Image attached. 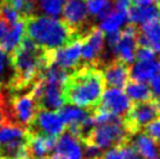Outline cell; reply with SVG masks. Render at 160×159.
<instances>
[{"label":"cell","instance_id":"obj_15","mask_svg":"<svg viewBox=\"0 0 160 159\" xmlns=\"http://www.w3.org/2000/svg\"><path fill=\"white\" fill-rule=\"evenodd\" d=\"M160 73V60L157 58L150 60H136L130 66V80L137 82H147Z\"/></svg>","mask_w":160,"mask_h":159},{"label":"cell","instance_id":"obj_2","mask_svg":"<svg viewBox=\"0 0 160 159\" xmlns=\"http://www.w3.org/2000/svg\"><path fill=\"white\" fill-rule=\"evenodd\" d=\"M102 70L95 66L83 64L70 71L62 87L64 103L93 110L104 93Z\"/></svg>","mask_w":160,"mask_h":159},{"label":"cell","instance_id":"obj_18","mask_svg":"<svg viewBox=\"0 0 160 159\" xmlns=\"http://www.w3.org/2000/svg\"><path fill=\"white\" fill-rule=\"evenodd\" d=\"M25 35H26L25 20H21V21L12 25V27H9L7 33L0 41V48L5 50L6 53L12 54V52L22 41Z\"/></svg>","mask_w":160,"mask_h":159},{"label":"cell","instance_id":"obj_19","mask_svg":"<svg viewBox=\"0 0 160 159\" xmlns=\"http://www.w3.org/2000/svg\"><path fill=\"white\" fill-rule=\"evenodd\" d=\"M126 22H128V11L112 8L111 12L101 20L99 28L107 34V33L119 31L120 27L124 26Z\"/></svg>","mask_w":160,"mask_h":159},{"label":"cell","instance_id":"obj_25","mask_svg":"<svg viewBox=\"0 0 160 159\" xmlns=\"http://www.w3.org/2000/svg\"><path fill=\"white\" fill-rule=\"evenodd\" d=\"M142 132H145L147 136H150L152 139H154L157 143L160 144V117L152 121L142 129Z\"/></svg>","mask_w":160,"mask_h":159},{"label":"cell","instance_id":"obj_34","mask_svg":"<svg viewBox=\"0 0 160 159\" xmlns=\"http://www.w3.org/2000/svg\"><path fill=\"white\" fill-rule=\"evenodd\" d=\"M154 1H156L157 4H158V5H159V6H160V0H154Z\"/></svg>","mask_w":160,"mask_h":159},{"label":"cell","instance_id":"obj_31","mask_svg":"<svg viewBox=\"0 0 160 159\" xmlns=\"http://www.w3.org/2000/svg\"><path fill=\"white\" fill-rule=\"evenodd\" d=\"M154 0H131V4L133 5H145V4H151Z\"/></svg>","mask_w":160,"mask_h":159},{"label":"cell","instance_id":"obj_17","mask_svg":"<svg viewBox=\"0 0 160 159\" xmlns=\"http://www.w3.org/2000/svg\"><path fill=\"white\" fill-rule=\"evenodd\" d=\"M58 112L60 117L62 118L63 123L66 124L67 130L71 132L84 122V119L90 115L91 110H87V109L67 103V105L63 104L58 110Z\"/></svg>","mask_w":160,"mask_h":159},{"label":"cell","instance_id":"obj_10","mask_svg":"<svg viewBox=\"0 0 160 159\" xmlns=\"http://www.w3.org/2000/svg\"><path fill=\"white\" fill-rule=\"evenodd\" d=\"M131 104V100L122 88H108L104 90L101 102L95 109L123 117V115L129 111Z\"/></svg>","mask_w":160,"mask_h":159},{"label":"cell","instance_id":"obj_3","mask_svg":"<svg viewBox=\"0 0 160 159\" xmlns=\"http://www.w3.org/2000/svg\"><path fill=\"white\" fill-rule=\"evenodd\" d=\"M25 27L26 35L47 50H54L76 39H82L76 35L62 19L47 15H33L27 18Z\"/></svg>","mask_w":160,"mask_h":159},{"label":"cell","instance_id":"obj_22","mask_svg":"<svg viewBox=\"0 0 160 159\" xmlns=\"http://www.w3.org/2000/svg\"><path fill=\"white\" fill-rule=\"evenodd\" d=\"M14 68L8 53L0 48V88H8L14 81Z\"/></svg>","mask_w":160,"mask_h":159},{"label":"cell","instance_id":"obj_35","mask_svg":"<svg viewBox=\"0 0 160 159\" xmlns=\"http://www.w3.org/2000/svg\"><path fill=\"white\" fill-rule=\"evenodd\" d=\"M41 159H50L49 157H45V158H41Z\"/></svg>","mask_w":160,"mask_h":159},{"label":"cell","instance_id":"obj_33","mask_svg":"<svg viewBox=\"0 0 160 159\" xmlns=\"http://www.w3.org/2000/svg\"><path fill=\"white\" fill-rule=\"evenodd\" d=\"M153 98H154L156 105L158 108V111H159V115H160V96H157V97H153Z\"/></svg>","mask_w":160,"mask_h":159},{"label":"cell","instance_id":"obj_6","mask_svg":"<svg viewBox=\"0 0 160 159\" xmlns=\"http://www.w3.org/2000/svg\"><path fill=\"white\" fill-rule=\"evenodd\" d=\"M61 15L63 21L82 39L95 27L90 21L85 0H67Z\"/></svg>","mask_w":160,"mask_h":159},{"label":"cell","instance_id":"obj_37","mask_svg":"<svg viewBox=\"0 0 160 159\" xmlns=\"http://www.w3.org/2000/svg\"><path fill=\"white\" fill-rule=\"evenodd\" d=\"M0 1H1V0H0Z\"/></svg>","mask_w":160,"mask_h":159},{"label":"cell","instance_id":"obj_1","mask_svg":"<svg viewBox=\"0 0 160 159\" xmlns=\"http://www.w3.org/2000/svg\"><path fill=\"white\" fill-rule=\"evenodd\" d=\"M9 55L15 73L13 83L6 88L9 90L32 89L42 71L52 64V50L40 47L27 35Z\"/></svg>","mask_w":160,"mask_h":159},{"label":"cell","instance_id":"obj_27","mask_svg":"<svg viewBox=\"0 0 160 159\" xmlns=\"http://www.w3.org/2000/svg\"><path fill=\"white\" fill-rule=\"evenodd\" d=\"M102 159H124L118 146H112L103 153Z\"/></svg>","mask_w":160,"mask_h":159},{"label":"cell","instance_id":"obj_8","mask_svg":"<svg viewBox=\"0 0 160 159\" xmlns=\"http://www.w3.org/2000/svg\"><path fill=\"white\" fill-rule=\"evenodd\" d=\"M105 50V33L99 27H93L82 40L81 61L82 64L98 67Z\"/></svg>","mask_w":160,"mask_h":159},{"label":"cell","instance_id":"obj_26","mask_svg":"<svg viewBox=\"0 0 160 159\" xmlns=\"http://www.w3.org/2000/svg\"><path fill=\"white\" fill-rule=\"evenodd\" d=\"M156 52L150 47H140L138 46L136 52V60H150L156 58Z\"/></svg>","mask_w":160,"mask_h":159},{"label":"cell","instance_id":"obj_36","mask_svg":"<svg viewBox=\"0 0 160 159\" xmlns=\"http://www.w3.org/2000/svg\"><path fill=\"white\" fill-rule=\"evenodd\" d=\"M0 159H5V158H2V157H0Z\"/></svg>","mask_w":160,"mask_h":159},{"label":"cell","instance_id":"obj_29","mask_svg":"<svg viewBox=\"0 0 160 159\" xmlns=\"http://www.w3.org/2000/svg\"><path fill=\"white\" fill-rule=\"evenodd\" d=\"M9 123L8 122V114H7V110H6V106L4 104H0V125L2 124Z\"/></svg>","mask_w":160,"mask_h":159},{"label":"cell","instance_id":"obj_4","mask_svg":"<svg viewBox=\"0 0 160 159\" xmlns=\"http://www.w3.org/2000/svg\"><path fill=\"white\" fill-rule=\"evenodd\" d=\"M130 138L131 135L125 128L123 117L115 116L107 122L95 124L92 130L82 143L91 144L102 150H105L112 146L123 144Z\"/></svg>","mask_w":160,"mask_h":159},{"label":"cell","instance_id":"obj_12","mask_svg":"<svg viewBox=\"0 0 160 159\" xmlns=\"http://www.w3.org/2000/svg\"><path fill=\"white\" fill-rule=\"evenodd\" d=\"M50 159H83L82 141L69 131L58 136L54 149L50 153Z\"/></svg>","mask_w":160,"mask_h":159},{"label":"cell","instance_id":"obj_16","mask_svg":"<svg viewBox=\"0 0 160 159\" xmlns=\"http://www.w3.org/2000/svg\"><path fill=\"white\" fill-rule=\"evenodd\" d=\"M29 132V131H28ZM58 138L47 137L41 135H34L29 132L28 137V153L31 159H41L49 157L54 149Z\"/></svg>","mask_w":160,"mask_h":159},{"label":"cell","instance_id":"obj_24","mask_svg":"<svg viewBox=\"0 0 160 159\" xmlns=\"http://www.w3.org/2000/svg\"><path fill=\"white\" fill-rule=\"evenodd\" d=\"M21 14L25 20L34 15V0H2Z\"/></svg>","mask_w":160,"mask_h":159},{"label":"cell","instance_id":"obj_9","mask_svg":"<svg viewBox=\"0 0 160 159\" xmlns=\"http://www.w3.org/2000/svg\"><path fill=\"white\" fill-rule=\"evenodd\" d=\"M120 31L119 40L115 47V56L128 64H132L136 61V52L138 48V33L139 26L126 22Z\"/></svg>","mask_w":160,"mask_h":159},{"label":"cell","instance_id":"obj_28","mask_svg":"<svg viewBox=\"0 0 160 159\" xmlns=\"http://www.w3.org/2000/svg\"><path fill=\"white\" fill-rule=\"evenodd\" d=\"M150 89L153 97L160 96V73L150 80Z\"/></svg>","mask_w":160,"mask_h":159},{"label":"cell","instance_id":"obj_20","mask_svg":"<svg viewBox=\"0 0 160 159\" xmlns=\"http://www.w3.org/2000/svg\"><path fill=\"white\" fill-rule=\"evenodd\" d=\"M124 90L131 102H142L153 98L151 89L145 82H137L129 79L124 85Z\"/></svg>","mask_w":160,"mask_h":159},{"label":"cell","instance_id":"obj_7","mask_svg":"<svg viewBox=\"0 0 160 159\" xmlns=\"http://www.w3.org/2000/svg\"><path fill=\"white\" fill-rule=\"evenodd\" d=\"M66 124L63 123L58 111L39 109L27 130L34 135L58 138L66 131Z\"/></svg>","mask_w":160,"mask_h":159},{"label":"cell","instance_id":"obj_23","mask_svg":"<svg viewBox=\"0 0 160 159\" xmlns=\"http://www.w3.org/2000/svg\"><path fill=\"white\" fill-rule=\"evenodd\" d=\"M85 4L90 18L99 21L105 18L113 8L112 0H85Z\"/></svg>","mask_w":160,"mask_h":159},{"label":"cell","instance_id":"obj_11","mask_svg":"<svg viewBox=\"0 0 160 159\" xmlns=\"http://www.w3.org/2000/svg\"><path fill=\"white\" fill-rule=\"evenodd\" d=\"M82 40L76 39L70 44L52 50V64H56L66 70L71 69V71L81 67Z\"/></svg>","mask_w":160,"mask_h":159},{"label":"cell","instance_id":"obj_21","mask_svg":"<svg viewBox=\"0 0 160 159\" xmlns=\"http://www.w3.org/2000/svg\"><path fill=\"white\" fill-rule=\"evenodd\" d=\"M67 0H34V15H47L58 18L62 13Z\"/></svg>","mask_w":160,"mask_h":159},{"label":"cell","instance_id":"obj_32","mask_svg":"<svg viewBox=\"0 0 160 159\" xmlns=\"http://www.w3.org/2000/svg\"><path fill=\"white\" fill-rule=\"evenodd\" d=\"M5 103V94H4V89L0 88V104H4Z\"/></svg>","mask_w":160,"mask_h":159},{"label":"cell","instance_id":"obj_30","mask_svg":"<svg viewBox=\"0 0 160 159\" xmlns=\"http://www.w3.org/2000/svg\"><path fill=\"white\" fill-rule=\"evenodd\" d=\"M9 23L6 20H5L2 17H0V41H1V39L5 36V34L7 33V31H8L9 28Z\"/></svg>","mask_w":160,"mask_h":159},{"label":"cell","instance_id":"obj_5","mask_svg":"<svg viewBox=\"0 0 160 159\" xmlns=\"http://www.w3.org/2000/svg\"><path fill=\"white\" fill-rule=\"evenodd\" d=\"M160 117L158 108L156 105L154 98L142 102H132L129 111L123 117L124 125L128 132L132 136L134 133L142 131L152 121Z\"/></svg>","mask_w":160,"mask_h":159},{"label":"cell","instance_id":"obj_14","mask_svg":"<svg viewBox=\"0 0 160 159\" xmlns=\"http://www.w3.org/2000/svg\"><path fill=\"white\" fill-rule=\"evenodd\" d=\"M156 19H160V6L156 1L145 5L131 4L128 9V22L139 27Z\"/></svg>","mask_w":160,"mask_h":159},{"label":"cell","instance_id":"obj_13","mask_svg":"<svg viewBox=\"0 0 160 159\" xmlns=\"http://www.w3.org/2000/svg\"><path fill=\"white\" fill-rule=\"evenodd\" d=\"M104 84L108 88H123L130 79V64L113 59L101 67Z\"/></svg>","mask_w":160,"mask_h":159}]
</instances>
